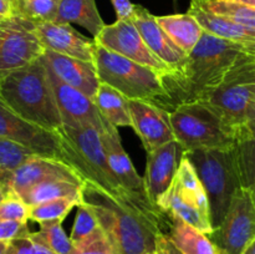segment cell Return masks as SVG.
I'll return each mask as SVG.
<instances>
[{
  "label": "cell",
  "instance_id": "1",
  "mask_svg": "<svg viewBox=\"0 0 255 254\" xmlns=\"http://www.w3.org/2000/svg\"><path fill=\"white\" fill-rule=\"evenodd\" d=\"M254 65L255 46L203 31L181 65L161 75L164 97L157 106L171 111L181 104L198 101Z\"/></svg>",
  "mask_w": 255,
  "mask_h": 254
},
{
  "label": "cell",
  "instance_id": "2",
  "mask_svg": "<svg viewBox=\"0 0 255 254\" xmlns=\"http://www.w3.org/2000/svg\"><path fill=\"white\" fill-rule=\"evenodd\" d=\"M81 203L96 218L115 254H154L166 213L147 198L112 196L90 183H82Z\"/></svg>",
  "mask_w": 255,
  "mask_h": 254
},
{
  "label": "cell",
  "instance_id": "3",
  "mask_svg": "<svg viewBox=\"0 0 255 254\" xmlns=\"http://www.w3.org/2000/svg\"><path fill=\"white\" fill-rule=\"evenodd\" d=\"M0 99L14 114L30 124L52 133L62 127L41 59L19 69L0 72Z\"/></svg>",
  "mask_w": 255,
  "mask_h": 254
},
{
  "label": "cell",
  "instance_id": "4",
  "mask_svg": "<svg viewBox=\"0 0 255 254\" xmlns=\"http://www.w3.org/2000/svg\"><path fill=\"white\" fill-rule=\"evenodd\" d=\"M56 134L60 144V161L71 167L82 183L92 184L112 196L134 194L124 188L112 173L107 163L100 131L96 127L92 125L81 127L62 126Z\"/></svg>",
  "mask_w": 255,
  "mask_h": 254
},
{
  "label": "cell",
  "instance_id": "5",
  "mask_svg": "<svg viewBox=\"0 0 255 254\" xmlns=\"http://www.w3.org/2000/svg\"><path fill=\"white\" fill-rule=\"evenodd\" d=\"M231 148L192 149L183 153L193 166L206 192L213 229L223 221L234 193L241 188Z\"/></svg>",
  "mask_w": 255,
  "mask_h": 254
},
{
  "label": "cell",
  "instance_id": "6",
  "mask_svg": "<svg viewBox=\"0 0 255 254\" xmlns=\"http://www.w3.org/2000/svg\"><path fill=\"white\" fill-rule=\"evenodd\" d=\"M94 65L100 82L114 87L127 100H143L158 105L164 97L158 72L97 44H95Z\"/></svg>",
  "mask_w": 255,
  "mask_h": 254
},
{
  "label": "cell",
  "instance_id": "7",
  "mask_svg": "<svg viewBox=\"0 0 255 254\" xmlns=\"http://www.w3.org/2000/svg\"><path fill=\"white\" fill-rule=\"evenodd\" d=\"M198 101L204 102L217 114L236 141L243 137H255V65Z\"/></svg>",
  "mask_w": 255,
  "mask_h": 254
},
{
  "label": "cell",
  "instance_id": "8",
  "mask_svg": "<svg viewBox=\"0 0 255 254\" xmlns=\"http://www.w3.org/2000/svg\"><path fill=\"white\" fill-rule=\"evenodd\" d=\"M174 139L184 151L231 148L236 137L204 102L181 104L169 111Z\"/></svg>",
  "mask_w": 255,
  "mask_h": 254
},
{
  "label": "cell",
  "instance_id": "9",
  "mask_svg": "<svg viewBox=\"0 0 255 254\" xmlns=\"http://www.w3.org/2000/svg\"><path fill=\"white\" fill-rule=\"evenodd\" d=\"M158 209L178 217L204 234H211L213 231L206 192L193 166L184 156L179 162L171 187L159 202Z\"/></svg>",
  "mask_w": 255,
  "mask_h": 254
},
{
  "label": "cell",
  "instance_id": "10",
  "mask_svg": "<svg viewBox=\"0 0 255 254\" xmlns=\"http://www.w3.org/2000/svg\"><path fill=\"white\" fill-rule=\"evenodd\" d=\"M219 254H242L255 239L254 191L238 188L217 228L207 234Z\"/></svg>",
  "mask_w": 255,
  "mask_h": 254
},
{
  "label": "cell",
  "instance_id": "11",
  "mask_svg": "<svg viewBox=\"0 0 255 254\" xmlns=\"http://www.w3.org/2000/svg\"><path fill=\"white\" fill-rule=\"evenodd\" d=\"M44 50L34 31V24L16 15L0 22V72L36 61Z\"/></svg>",
  "mask_w": 255,
  "mask_h": 254
},
{
  "label": "cell",
  "instance_id": "12",
  "mask_svg": "<svg viewBox=\"0 0 255 254\" xmlns=\"http://www.w3.org/2000/svg\"><path fill=\"white\" fill-rule=\"evenodd\" d=\"M94 42L120 56L149 67L159 75L168 71L166 65L149 51L131 17L117 19L110 25L105 24L101 31L94 37Z\"/></svg>",
  "mask_w": 255,
  "mask_h": 254
},
{
  "label": "cell",
  "instance_id": "13",
  "mask_svg": "<svg viewBox=\"0 0 255 254\" xmlns=\"http://www.w3.org/2000/svg\"><path fill=\"white\" fill-rule=\"evenodd\" d=\"M0 137L20 144L34 154L60 161V144L56 133L25 121L0 99Z\"/></svg>",
  "mask_w": 255,
  "mask_h": 254
},
{
  "label": "cell",
  "instance_id": "14",
  "mask_svg": "<svg viewBox=\"0 0 255 254\" xmlns=\"http://www.w3.org/2000/svg\"><path fill=\"white\" fill-rule=\"evenodd\" d=\"M183 153L184 149L176 139L147 152L146 172L142 181L147 199L154 208L158 209L162 197L171 187Z\"/></svg>",
  "mask_w": 255,
  "mask_h": 254
},
{
  "label": "cell",
  "instance_id": "15",
  "mask_svg": "<svg viewBox=\"0 0 255 254\" xmlns=\"http://www.w3.org/2000/svg\"><path fill=\"white\" fill-rule=\"evenodd\" d=\"M44 65L62 126L81 127L85 125H92L100 131L104 125V119L94 101L82 92L62 82L45 62Z\"/></svg>",
  "mask_w": 255,
  "mask_h": 254
},
{
  "label": "cell",
  "instance_id": "16",
  "mask_svg": "<svg viewBox=\"0 0 255 254\" xmlns=\"http://www.w3.org/2000/svg\"><path fill=\"white\" fill-rule=\"evenodd\" d=\"M131 127L138 134L146 152L174 139L169 124V112L143 100H127Z\"/></svg>",
  "mask_w": 255,
  "mask_h": 254
},
{
  "label": "cell",
  "instance_id": "17",
  "mask_svg": "<svg viewBox=\"0 0 255 254\" xmlns=\"http://www.w3.org/2000/svg\"><path fill=\"white\" fill-rule=\"evenodd\" d=\"M52 179H65V181L82 183L74 169L62 161L31 154L11 172L2 187L6 193L11 192L19 194L29 187Z\"/></svg>",
  "mask_w": 255,
  "mask_h": 254
},
{
  "label": "cell",
  "instance_id": "18",
  "mask_svg": "<svg viewBox=\"0 0 255 254\" xmlns=\"http://www.w3.org/2000/svg\"><path fill=\"white\" fill-rule=\"evenodd\" d=\"M34 31L45 50L94 62L95 42L80 34L70 24L37 22L34 24Z\"/></svg>",
  "mask_w": 255,
  "mask_h": 254
},
{
  "label": "cell",
  "instance_id": "19",
  "mask_svg": "<svg viewBox=\"0 0 255 254\" xmlns=\"http://www.w3.org/2000/svg\"><path fill=\"white\" fill-rule=\"evenodd\" d=\"M134 26L138 30L144 44L149 51L159 60L168 71H172L181 65L186 57V52L182 51L157 24L154 15H152L146 7L134 5L131 16Z\"/></svg>",
  "mask_w": 255,
  "mask_h": 254
},
{
  "label": "cell",
  "instance_id": "20",
  "mask_svg": "<svg viewBox=\"0 0 255 254\" xmlns=\"http://www.w3.org/2000/svg\"><path fill=\"white\" fill-rule=\"evenodd\" d=\"M100 136H101L107 163H109L112 173L120 182V184L127 191L147 198L146 193H144L142 177L138 176L136 168L132 164L131 158L125 151L117 127H114L104 120L102 128L100 129Z\"/></svg>",
  "mask_w": 255,
  "mask_h": 254
},
{
  "label": "cell",
  "instance_id": "21",
  "mask_svg": "<svg viewBox=\"0 0 255 254\" xmlns=\"http://www.w3.org/2000/svg\"><path fill=\"white\" fill-rule=\"evenodd\" d=\"M41 60L62 82L82 92L91 100L94 99L100 85L94 62L65 56L50 50H44Z\"/></svg>",
  "mask_w": 255,
  "mask_h": 254
},
{
  "label": "cell",
  "instance_id": "22",
  "mask_svg": "<svg viewBox=\"0 0 255 254\" xmlns=\"http://www.w3.org/2000/svg\"><path fill=\"white\" fill-rule=\"evenodd\" d=\"M162 234L182 254H219L217 247L207 234L197 231L176 216L166 213Z\"/></svg>",
  "mask_w": 255,
  "mask_h": 254
},
{
  "label": "cell",
  "instance_id": "23",
  "mask_svg": "<svg viewBox=\"0 0 255 254\" xmlns=\"http://www.w3.org/2000/svg\"><path fill=\"white\" fill-rule=\"evenodd\" d=\"M187 12L191 14L197 20L202 30L208 34L229 41L255 46V31L208 11L202 7L197 0H191V6Z\"/></svg>",
  "mask_w": 255,
  "mask_h": 254
},
{
  "label": "cell",
  "instance_id": "24",
  "mask_svg": "<svg viewBox=\"0 0 255 254\" xmlns=\"http://www.w3.org/2000/svg\"><path fill=\"white\" fill-rule=\"evenodd\" d=\"M55 22L77 24L94 37L105 26L95 0H59Z\"/></svg>",
  "mask_w": 255,
  "mask_h": 254
},
{
  "label": "cell",
  "instance_id": "25",
  "mask_svg": "<svg viewBox=\"0 0 255 254\" xmlns=\"http://www.w3.org/2000/svg\"><path fill=\"white\" fill-rule=\"evenodd\" d=\"M157 24L167 34V36L186 54H188L198 40L203 30L191 14H174L166 16H154Z\"/></svg>",
  "mask_w": 255,
  "mask_h": 254
},
{
  "label": "cell",
  "instance_id": "26",
  "mask_svg": "<svg viewBox=\"0 0 255 254\" xmlns=\"http://www.w3.org/2000/svg\"><path fill=\"white\" fill-rule=\"evenodd\" d=\"M105 121L114 127H131L127 99L114 87L100 82L92 99Z\"/></svg>",
  "mask_w": 255,
  "mask_h": 254
},
{
  "label": "cell",
  "instance_id": "27",
  "mask_svg": "<svg viewBox=\"0 0 255 254\" xmlns=\"http://www.w3.org/2000/svg\"><path fill=\"white\" fill-rule=\"evenodd\" d=\"M82 183L79 182L65 181V179H52L37 183L29 187L16 194L27 206L42 203L50 199L70 197V198H81Z\"/></svg>",
  "mask_w": 255,
  "mask_h": 254
},
{
  "label": "cell",
  "instance_id": "28",
  "mask_svg": "<svg viewBox=\"0 0 255 254\" xmlns=\"http://www.w3.org/2000/svg\"><path fill=\"white\" fill-rule=\"evenodd\" d=\"M231 149L239 187L254 191L255 137H243L237 139Z\"/></svg>",
  "mask_w": 255,
  "mask_h": 254
},
{
  "label": "cell",
  "instance_id": "29",
  "mask_svg": "<svg viewBox=\"0 0 255 254\" xmlns=\"http://www.w3.org/2000/svg\"><path fill=\"white\" fill-rule=\"evenodd\" d=\"M197 2L213 14L255 31V7L243 4L241 0H197Z\"/></svg>",
  "mask_w": 255,
  "mask_h": 254
},
{
  "label": "cell",
  "instance_id": "30",
  "mask_svg": "<svg viewBox=\"0 0 255 254\" xmlns=\"http://www.w3.org/2000/svg\"><path fill=\"white\" fill-rule=\"evenodd\" d=\"M59 0H14L12 15L30 21L37 22L55 21Z\"/></svg>",
  "mask_w": 255,
  "mask_h": 254
},
{
  "label": "cell",
  "instance_id": "31",
  "mask_svg": "<svg viewBox=\"0 0 255 254\" xmlns=\"http://www.w3.org/2000/svg\"><path fill=\"white\" fill-rule=\"evenodd\" d=\"M80 203H81V198L61 197V198L50 199L42 203L29 206V219L37 223L55 221V219L64 221L70 211L74 207L79 206Z\"/></svg>",
  "mask_w": 255,
  "mask_h": 254
},
{
  "label": "cell",
  "instance_id": "32",
  "mask_svg": "<svg viewBox=\"0 0 255 254\" xmlns=\"http://www.w3.org/2000/svg\"><path fill=\"white\" fill-rule=\"evenodd\" d=\"M62 222L64 221H60V219L42 222V223H39L40 229L35 233L39 237L40 241L55 254H72L74 244L70 241V237H67L65 233L62 228Z\"/></svg>",
  "mask_w": 255,
  "mask_h": 254
},
{
  "label": "cell",
  "instance_id": "33",
  "mask_svg": "<svg viewBox=\"0 0 255 254\" xmlns=\"http://www.w3.org/2000/svg\"><path fill=\"white\" fill-rule=\"evenodd\" d=\"M31 154L29 149L0 137V184L4 186L11 172Z\"/></svg>",
  "mask_w": 255,
  "mask_h": 254
},
{
  "label": "cell",
  "instance_id": "34",
  "mask_svg": "<svg viewBox=\"0 0 255 254\" xmlns=\"http://www.w3.org/2000/svg\"><path fill=\"white\" fill-rule=\"evenodd\" d=\"M97 228H99V223L92 212L85 204L80 203L77 206V214L74 222V227H72L70 241L72 242V244L80 243L85 238L91 236Z\"/></svg>",
  "mask_w": 255,
  "mask_h": 254
},
{
  "label": "cell",
  "instance_id": "35",
  "mask_svg": "<svg viewBox=\"0 0 255 254\" xmlns=\"http://www.w3.org/2000/svg\"><path fill=\"white\" fill-rule=\"evenodd\" d=\"M0 219L27 223L29 206L15 193L7 192L6 196L0 201Z\"/></svg>",
  "mask_w": 255,
  "mask_h": 254
},
{
  "label": "cell",
  "instance_id": "36",
  "mask_svg": "<svg viewBox=\"0 0 255 254\" xmlns=\"http://www.w3.org/2000/svg\"><path fill=\"white\" fill-rule=\"evenodd\" d=\"M72 254H115L111 244L101 228H97L91 236L80 243L74 244Z\"/></svg>",
  "mask_w": 255,
  "mask_h": 254
},
{
  "label": "cell",
  "instance_id": "37",
  "mask_svg": "<svg viewBox=\"0 0 255 254\" xmlns=\"http://www.w3.org/2000/svg\"><path fill=\"white\" fill-rule=\"evenodd\" d=\"M29 233L30 231L27 223L0 219V241L9 242L11 239L26 236Z\"/></svg>",
  "mask_w": 255,
  "mask_h": 254
},
{
  "label": "cell",
  "instance_id": "38",
  "mask_svg": "<svg viewBox=\"0 0 255 254\" xmlns=\"http://www.w3.org/2000/svg\"><path fill=\"white\" fill-rule=\"evenodd\" d=\"M6 254H35L30 233L9 241Z\"/></svg>",
  "mask_w": 255,
  "mask_h": 254
},
{
  "label": "cell",
  "instance_id": "39",
  "mask_svg": "<svg viewBox=\"0 0 255 254\" xmlns=\"http://www.w3.org/2000/svg\"><path fill=\"white\" fill-rule=\"evenodd\" d=\"M117 14V19H128L132 16L134 4L129 0H111Z\"/></svg>",
  "mask_w": 255,
  "mask_h": 254
},
{
  "label": "cell",
  "instance_id": "40",
  "mask_svg": "<svg viewBox=\"0 0 255 254\" xmlns=\"http://www.w3.org/2000/svg\"><path fill=\"white\" fill-rule=\"evenodd\" d=\"M154 254H182L173 244L169 242V239L167 238L164 234H161V236L157 238L156 242V251H154Z\"/></svg>",
  "mask_w": 255,
  "mask_h": 254
},
{
  "label": "cell",
  "instance_id": "41",
  "mask_svg": "<svg viewBox=\"0 0 255 254\" xmlns=\"http://www.w3.org/2000/svg\"><path fill=\"white\" fill-rule=\"evenodd\" d=\"M30 238L32 241V246H34V252L35 254H55L54 252L50 251L41 241H40L39 237L36 236L35 232H30Z\"/></svg>",
  "mask_w": 255,
  "mask_h": 254
},
{
  "label": "cell",
  "instance_id": "42",
  "mask_svg": "<svg viewBox=\"0 0 255 254\" xmlns=\"http://www.w3.org/2000/svg\"><path fill=\"white\" fill-rule=\"evenodd\" d=\"M12 16V4L10 0H0V22Z\"/></svg>",
  "mask_w": 255,
  "mask_h": 254
},
{
  "label": "cell",
  "instance_id": "43",
  "mask_svg": "<svg viewBox=\"0 0 255 254\" xmlns=\"http://www.w3.org/2000/svg\"><path fill=\"white\" fill-rule=\"evenodd\" d=\"M242 254H255V239L247 246V248L244 249Z\"/></svg>",
  "mask_w": 255,
  "mask_h": 254
},
{
  "label": "cell",
  "instance_id": "44",
  "mask_svg": "<svg viewBox=\"0 0 255 254\" xmlns=\"http://www.w3.org/2000/svg\"><path fill=\"white\" fill-rule=\"evenodd\" d=\"M7 243H9V242H5V241H0V254H6V249H7Z\"/></svg>",
  "mask_w": 255,
  "mask_h": 254
},
{
  "label": "cell",
  "instance_id": "45",
  "mask_svg": "<svg viewBox=\"0 0 255 254\" xmlns=\"http://www.w3.org/2000/svg\"><path fill=\"white\" fill-rule=\"evenodd\" d=\"M5 196H6V191H5L4 187H2L1 184H0V201H1V199L4 198Z\"/></svg>",
  "mask_w": 255,
  "mask_h": 254
},
{
  "label": "cell",
  "instance_id": "46",
  "mask_svg": "<svg viewBox=\"0 0 255 254\" xmlns=\"http://www.w3.org/2000/svg\"><path fill=\"white\" fill-rule=\"evenodd\" d=\"M10 1H11V4H12V1H14V0H10Z\"/></svg>",
  "mask_w": 255,
  "mask_h": 254
}]
</instances>
